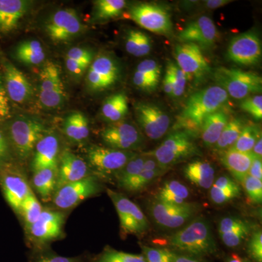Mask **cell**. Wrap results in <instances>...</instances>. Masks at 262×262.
I'll return each mask as SVG.
<instances>
[{
	"mask_svg": "<svg viewBox=\"0 0 262 262\" xmlns=\"http://www.w3.org/2000/svg\"><path fill=\"white\" fill-rule=\"evenodd\" d=\"M106 192L118 214L122 232L138 236L146 233L149 228V221L141 208L121 192L110 189H106Z\"/></svg>",
	"mask_w": 262,
	"mask_h": 262,
	"instance_id": "52a82bcc",
	"label": "cell"
},
{
	"mask_svg": "<svg viewBox=\"0 0 262 262\" xmlns=\"http://www.w3.org/2000/svg\"><path fill=\"white\" fill-rule=\"evenodd\" d=\"M60 144L55 134L48 133L40 139L32 154L33 172L45 168H58Z\"/></svg>",
	"mask_w": 262,
	"mask_h": 262,
	"instance_id": "603a6c76",
	"label": "cell"
},
{
	"mask_svg": "<svg viewBox=\"0 0 262 262\" xmlns=\"http://www.w3.org/2000/svg\"><path fill=\"white\" fill-rule=\"evenodd\" d=\"M261 42L257 34L246 32L232 38L227 48V57L237 64L255 66L261 61Z\"/></svg>",
	"mask_w": 262,
	"mask_h": 262,
	"instance_id": "e0dca14e",
	"label": "cell"
},
{
	"mask_svg": "<svg viewBox=\"0 0 262 262\" xmlns=\"http://www.w3.org/2000/svg\"><path fill=\"white\" fill-rule=\"evenodd\" d=\"M3 84L7 96L16 103H24L33 96L32 84L21 71L6 58L1 60Z\"/></svg>",
	"mask_w": 262,
	"mask_h": 262,
	"instance_id": "d6986e66",
	"label": "cell"
},
{
	"mask_svg": "<svg viewBox=\"0 0 262 262\" xmlns=\"http://www.w3.org/2000/svg\"><path fill=\"white\" fill-rule=\"evenodd\" d=\"M65 214L58 210L43 209L38 220L27 231L33 244L44 245L61 238L63 233Z\"/></svg>",
	"mask_w": 262,
	"mask_h": 262,
	"instance_id": "4fadbf2b",
	"label": "cell"
},
{
	"mask_svg": "<svg viewBox=\"0 0 262 262\" xmlns=\"http://www.w3.org/2000/svg\"><path fill=\"white\" fill-rule=\"evenodd\" d=\"M137 154L135 151L92 146L88 149L86 158L88 165L99 175L115 176Z\"/></svg>",
	"mask_w": 262,
	"mask_h": 262,
	"instance_id": "9c48e42d",
	"label": "cell"
},
{
	"mask_svg": "<svg viewBox=\"0 0 262 262\" xmlns=\"http://www.w3.org/2000/svg\"><path fill=\"white\" fill-rule=\"evenodd\" d=\"M165 244L176 253L199 258L214 254L217 251L211 226L202 217L194 219L180 230L167 236Z\"/></svg>",
	"mask_w": 262,
	"mask_h": 262,
	"instance_id": "7a4b0ae2",
	"label": "cell"
},
{
	"mask_svg": "<svg viewBox=\"0 0 262 262\" xmlns=\"http://www.w3.org/2000/svg\"><path fill=\"white\" fill-rule=\"evenodd\" d=\"M13 152L4 127L0 126V168L13 161Z\"/></svg>",
	"mask_w": 262,
	"mask_h": 262,
	"instance_id": "816d5d0a",
	"label": "cell"
},
{
	"mask_svg": "<svg viewBox=\"0 0 262 262\" xmlns=\"http://www.w3.org/2000/svg\"><path fill=\"white\" fill-rule=\"evenodd\" d=\"M260 136H261V133L258 125L252 123L245 125L238 139L230 149L241 152H251Z\"/></svg>",
	"mask_w": 262,
	"mask_h": 262,
	"instance_id": "60d3db41",
	"label": "cell"
},
{
	"mask_svg": "<svg viewBox=\"0 0 262 262\" xmlns=\"http://www.w3.org/2000/svg\"><path fill=\"white\" fill-rule=\"evenodd\" d=\"M101 139L108 148L134 151L144 144V137L137 127L126 122H118L105 127Z\"/></svg>",
	"mask_w": 262,
	"mask_h": 262,
	"instance_id": "9a60e30c",
	"label": "cell"
},
{
	"mask_svg": "<svg viewBox=\"0 0 262 262\" xmlns=\"http://www.w3.org/2000/svg\"><path fill=\"white\" fill-rule=\"evenodd\" d=\"M166 74H168L171 80L173 86V96L180 97L185 91L187 76L180 68L174 63L169 61L167 65Z\"/></svg>",
	"mask_w": 262,
	"mask_h": 262,
	"instance_id": "b9f144b4",
	"label": "cell"
},
{
	"mask_svg": "<svg viewBox=\"0 0 262 262\" xmlns=\"http://www.w3.org/2000/svg\"><path fill=\"white\" fill-rule=\"evenodd\" d=\"M248 176L262 181V162L261 158L255 157L253 158L251 167H250Z\"/></svg>",
	"mask_w": 262,
	"mask_h": 262,
	"instance_id": "11a10c76",
	"label": "cell"
},
{
	"mask_svg": "<svg viewBox=\"0 0 262 262\" xmlns=\"http://www.w3.org/2000/svg\"><path fill=\"white\" fill-rule=\"evenodd\" d=\"M133 81H134V83L136 87L143 90V91H147V92L155 91L158 87V83H159V82H157V81L149 78L147 76L143 75V74L136 72V71L134 73Z\"/></svg>",
	"mask_w": 262,
	"mask_h": 262,
	"instance_id": "f5cc1de1",
	"label": "cell"
},
{
	"mask_svg": "<svg viewBox=\"0 0 262 262\" xmlns=\"http://www.w3.org/2000/svg\"><path fill=\"white\" fill-rule=\"evenodd\" d=\"M173 262H203L199 258L194 256H188L185 254H178L177 253Z\"/></svg>",
	"mask_w": 262,
	"mask_h": 262,
	"instance_id": "91938a15",
	"label": "cell"
},
{
	"mask_svg": "<svg viewBox=\"0 0 262 262\" xmlns=\"http://www.w3.org/2000/svg\"><path fill=\"white\" fill-rule=\"evenodd\" d=\"M201 206L195 203L175 205L154 200L150 204V213L157 225L164 229H174L182 227L192 220Z\"/></svg>",
	"mask_w": 262,
	"mask_h": 262,
	"instance_id": "ba28073f",
	"label": "cell"
},
{
	"mask_svg": "<svg viewBox=\"0 0 262 262\" xmlns=\"http://www.w3.org/2000/svg\"><path fill=\"white\" fill-rule=\"evenodd\" d=\"M184 177L196 187L209 189L215 181V169L207 161L196 160L185 165Z\"/></svg>",
	"mask_w": 262,
	"mask_h": 262,
	"instance_id": "f1b7e54d",
	"label": "cell"
},
{
	"mask_svg": "<svg viewBox=\"0 0 262 262\" xmlns=\"http://www.w3.org/2000/svg\"><path fill=\"white\" fill-rule=\"evenodd\" d=\"M66 93L61 73L56 63L48 61L39 77V99L48 108H56L64 102Z\"/></svg>",
	"mask_w": 262,
	"mask_h": 262,
	"instance_id": "5bb4252c",
	"label": "cell"
},
{
	"mask_svg": "<svg viewBox=\"0 0 262 262\" xmlns=\"http://www.w3.org/2000/svg\"><path fill=\"white\" fill-rule=\"evenodd\" d=\"M163 89L165 94L173 96V86L168 74H165L163 80Z\"/></svg>",
	"mask_w": 262,
	"mask_h": 262,
	"instance_id": "680465c9",
	"label": "cell"
},
{
	"mask_svg": "<svg viewBox=\"0 0 262 262\" xmlns=\"http://www.w3.org/2000/svg\"><path fill=\"white\" fill-rule=\"evenodd\" d=\"M214 80L228 96L235 99H244L261 92V77L254 72L219 67L214 72Z\"/></svg>",
	"mask_w": 262,
	"mask_h": 262,
	"instance_id": "5b68a950",
	"label": "cell"
},
{
	"mask_svg": "<svg viewBox=\"0 0 262 262\" xmlns=\"http://www.w3.org/2000/svg\"><path fill=\"white\" fill-rule=\"evenodd\" d=\"M136 71L147 76L149 78L157 82H159L160 75H161V67L155 60H144L137 66Z\"/></svg>",
	"mask_w": 262,
	"mask_h": 262,
	"instance_id": "681fc988",
	"label": "cell"
},
{
	"mask_svg": "<svg viewBox=\"0 0 262 262\" xmlns=\"http://www.w3.org/2000/svg\"><path fill=\"white\" fill-rule=\"evenodd\" d=\"M143 35H144V32L134 30V29L127 32L126 39H125V50L129 54L139 57Z\"/></svg>",
	"mask_w": 262,
	"mask_h": 262,
	"instance_id": "c3c4849f",
	"label": "cell"
},
{
	"mask_svg": "<svg viewBox=\"0 0 262 262\" xmlns=\"http://www.w3.org/2000/svg\"><path fill=\"white\" fill-rule=\"evenodd\" d=\"M129 16L138 25L155 34L168 35L173 23L170 13L163 7L151 3H140L131 7Z\"/></svg>",
	"mask_w": 262,
	"mask_h": 262,
	"instance_id": "30bf717a",
	"label": "cell"
},
{
	"mask_svg": "<svg viewBox=\"0 0 262 262\" xmlns=\"http://www.w3.org/2000/svg\"><path fill=\"white\" fill-rule=\"evenodd\" d=\"M241 107L246 113L250 114L256 120H261L262 118V96L255 95L243 99Z\"/></svg>",
	"mask_w": 262,
	"mask_h": 262,
	"instance_id": "f6af8a7d",
	"label": "cell"
},
{
	"mask_svg": "<svg viewBox=\"0 0 262 262\" xmlns=\"http://www.w3.org/2000/svg\"><path fill=\"white\" fill-rule=\"evenodd\" d=\"M65 63L68 72H70L71 75L75 76V77L82 75L85 72V70L89 68L87 66L69 58H65Z\"/></svg>",
	"mask_w": 262,
	"mask_h": 262,
	"instance_id": "db71d44e",
	"label": "cell"
},
{
	"mask_svg": "<svg viewBox=\"0 0 262 262\" xmlns=\"http://www.w3.org/2000/svg\"><path fill=\"white\" fill-rule=\"evenodd\" d=\"M245 192L250 201L254 204H261L262 202V181L247 176L242 182Z\"/></svg>",
	"mask_w": 262,
	"mask_h": 262,
	"instance_id": "ee69618b",
	"label": "cell"
},
{
	"mask_svg": "<svg viewBox=\"0 0 262 262\" xmlns=\"http://www.w3.org/2000/svg\"><path fill=\"white\" fill-rule=\"evenodd\" d=\"M84 28L77 12L69 8L55 12L45 27L48 37L56 43L72 40L82 34Z\"/></svg>",
	"mask_w": 262,
	"mask_h": 262,
	"instance_id": "7c38bea8",
	"label": "cell"
},
{
	"mask_svg": "<svg viewBox=\"0 0 262 262\" xmlns=\"http://www.w3.org/2000/svg\"><path fill=\"white\" fill-rule=\"evenodd\" d=\"M189 196V189L184 184L177 180H168L158 189L155 199L163 203L181 205L187 203Z\"/></svg>",
	"mask_w": 262,
	"mask_h": 262,
	"instance_id": "4dcf8cb0",
	"label": "cell"
},
{
	"mask_svg": "<svg viewBox=\"0 0 262 262\" xmlns=\"http://www.w3.org/2000/svg\"><path fill=\"white\" fill-rule=\"evenodd\" d=\"M248 253L255 262H262L261 229H256L251 234L248 244Z\"/></svg>",
	"mask_w": 262,
	"mask_h": 262,
	"instance_id": "bcb514c9",
	"label": "cell"
},
{
	"mask_svg": "<svg viewBox=\"0 0 262 262\" xmlns=\"http://www.w3.org/2000/svg\"><path fill=\"white\" fill-rule=\"evenodd\" d=\"M128 111V101L124 93H118L106 98L101 107V114L106 121L115 123L121 121Z\"/></svg>",
	"mask_w": 262,
	"mask_h": 262,
	"instance_id": "d6a6232c",
	"label": "cell"
},
{
	"mask_svg": "<svg viewBox=\"0 0 262 262\" xmlns=\"http://www.w3.org/2000/svg\"><path fill=\"white\" fill-rule=\"evenodd\" d=\"M142 254L147 262H173L177 253L169 248H152L141 245Z\"/></svg>",
	"mask_w": 262,
	"mask_h": 262,
	"instance_id": "7bdbcfd3",
	"label": "cell"
},
{
	"mask_svg": "<svg viewBox=\"0 0 262 262\" xmlns=\"http://www.w3.org/2000/svg\"><path fill=\"white\" fill-rule=\"evenodd\" d=\"M65 135L71 141L81 143L89 136L90 127L87 117L80 112H75L66 117L63 124Z\"/></svg>",
	"mask_w": 262,
	"mask_h": 262,
	"instance_id": "1f68e13d",
	"label": "cell"
},
{
	"mask_svg": "<svg viewBox=\"0 0 262 262\" xmlns=\"http://www.w3.org/2000/svg\"><path fill=\"white\" fill-rule=\"evenodd\" d=\"M15 57L20 63L27 65L41 64L46 60V53L42 44L37 40L20 42L15 50Z\"/></svg>",
	"mask_w": 262,
	"mask_h": 262,
	"instance_id": "836d02e7",
	"label": "cell"
},
{
	"mask_svg": "<svg viewBox=\"0 0 262 262\" xmlns=\"http://www.w3.org/2000/svg\"><path fill=\"white\" fill-rule=\"evenodd\" d=\"M66 58L75 60L89 67L94 59V53L87 48L75 47L67 52Z\"/></svg>",
	"mask_w": 262,
	"mask_h": 262,
	"instance_id": "f907efd6",
	"label": "cell"
},
{
	"mask_svg": "<svg viewBox=\"0 0 262 262\" xmlns=\"http://www.w3.org/2000/svg\"><path fill=\"white\" fill-rule=\"evenodd\" d=\"M42 211V205L38 201L32 189H31L30 192L22 202L18 213L23 218L27 229L38 220Z\"/></svg>",
	"mask_w": 262,
	"mask_h": 262,
	"instance_id": "f35d334b",
	"label": "cell"
},
{
	"mask_svg": "<svg viewBox=\"0 0 262 262\" xmlns=\"http://www.w3.org/2000/svg\"><path fill=\"white\" fill-rule=\"evenodd\" d=\"M0 187L7 203L18 213L22 202L32 189L23 171L13 162L0 168Z\"/></svg>",
	"mask_w": 262,
	"mask_h": 262,
	"instance_id": "8fae6325",
	"label": "cell"
},
{
	"mask_svg": "<svg viewBox=\"0 0 262 262\" xmlns=\"http://www.w3.org/2000/svg\"><path fill=\"white\" fill-rule=\"evenodd\" d=\"M146 160V155L137 154L115 176L118 187L127 191L136 177L140 173Z\"/></svg>",
	"mask_w": 262,
	"mask_h": 262,
	"instance_id": "8d00e7d4",
	"label": "cell"
},
{
	"mask_svg": "<svg viewBox=\"0 0 262 262\" xmlns=\"http://www.w3.org/2000/svg\"><path fill=\"white\" fill-rule=\"evenodd\" d=\"M194 138L186 131L173 130L156 149L146 153L153 157L162 168L168 170L184 160L201 155Z\"/></svg>",
	"mask_w": 262,
	"mask_h": 262,
	"instance_id": "277c9868",
	"label": "cell"
},
{
	"mask_svg": "<svg viewBox=\"0 0 262 262\" xmlns=\"http://www.w3.org/2000/svg\"><path fill=\"white\" fill-rule=\"evenodd\" d=\"M136 120L141 130L151 140L161 139L170 126V118L160 106L139 103L135 106Z\"/></svg>",
	"mask_w": 262,
	"mask_h": 262,
	"instance_id": "2e32d148",
	"label": "cell"
},
{
	"mask_svg": "<svg viewBox=\"0 0 262 262\" xmlns=\"http://www.w3.org/2000/svg\"><path fill=\"white\" fill-rule=\"evenodd\" d=\"M228 98L225 90L218 85L206 88L191 95L179 115L173 130L186 131L196 137L201 134L206 117L223 108Z\"/></svg>",
	"mask_w": 262,
	"mask_h": 262,
	"instance_id": "6da1fadb",
	"label": "cell"
},
{
	"mask_svg": "<svg viewBox=\"0 0 262 262\" xmlns=\"http://www.w3.org/2000/svg\"><path fill=\"white\" fill-rule=\"evenodd\" d=\"M245 125L244 120L238 117L229 119L218 141L213 146V150L220 155L230 149L238 139Z\"/></svg>",
	"mask_w": 262,
	"mask_h": 262,
	"instance_id": "d590c367",
	"label": "cell"
},
{
	"mask_svg": "<svg viewBox=\"0 0 262 262\" xmlns=\"http://www.w3.org/2000/svg\"><path fill=\"white\" fill-rule=\"evenodd\" d=\"M209 189L210 199L213 204L217 206L225 205L238 198L242 190L239 184L227 175L221 176L215 179Z\"/></svg>",
	"mask_w": 262,
	"mask_h": 262,
	"instance_id": "4316f807",
	"label": "cell"
},
{
	"mask_svg": "<svg viewBox=\"0 0 262 262\" xmlns=\"http://www.w3.org/2000/svg\"><path fill=\"white\" fill-rule=\"evenodd\" d=\"M252 154L255 157L257 158H261L262 157V138L260 136L258 138L257 141H256V144L253 146L252 151H251Z\"/></svg>",
	"mask_w": 262,
	"mask_h": 262,
	"instance_id": "94428289",
	"label": "cell"
},
{
	"mask_svg": "<svg viewBox=\"0 0 262 262\" xmlns=\"http://www.w3.org/2000/svg\"><path fill=\"white\" fill-rule=\"evenodd\" d=\"M226 262H248L247 260L245 259V258L241 257V256H238L237 254H233L230 256L227 259V261Z\"/></svg>",
	"mask_w": 262,
	"mask_h": 262,
	"instance_id": "6125c7cd",
	"label": "cell"
},
{
	"mask_svg": "<svg viewBox=\"0 0 262 262\" xmlns=\"http://www.w3.org/2000/svg\"><path fill=\"white\" fill-rule=\"evenodd\" d=\"M221 163L223 164L233 179L238 184H242L247 177L254 155L252 152H241L233 149L220 154Z\"/></svg>",
	"mask_w": 262,
	"mask_h": 262,
	"instance_id": "484cf974",
	"label": "cell"
},
{
	"mask_svg": "<svg viewBox=\"0 0 262 262\" xmlns=\"http://www.w3.org/2000/svg\"><path fill=\"white\" fill-rule=\"evenodd\" d=\"M177 66L186 74L188 79L201 80L210 72L209 63L202 53L201 48L192 42H182L174 49Z\"/></svg>",
	"mask_w": 262,
	"mask_h": 262,
	"instance_id": "ac0fdd59",
	"label": "cell"
},
{
	"mask_svg": "<svg viewBox=\"0 0 262 262\" xmlns=\"http://www.w3.org/2000/svg\"><path fill=\"white\" fill-rule=\"evenodd\" d=\"M126 5L124 0H98L94 3V17L97 20H107L121 14Z\"/></svg>",
	"mask_w": 262,
	"mask_h": 262,
	"instance_id": "74e56055",
	"label": "cell"
},
{
	"mask_svg": "<svg viewBox=\"0 0 262 262\" xmlns=\"http://www.w3.org/2000/svg\"><path fill=\"white\" fill-rule=\"evenodd\" d=\"M252 227L248 221L237 216L222 219L218 231L223 244L229 248H237L244 243L251 233Z\"/></svg>",
	"mask_w": 262,
	"mask_h": 262,
	"instance_id": "cb8c5ba5",
	"label": "cell"
},
{
	"mask_svg": "<svg viewBox=\"0 0 262 262\" xmlns=\"http://www.w3.org/2000/svg\"><path fill=\"white\" fill-rule=\"evenodd\" d=\"M182 42H192L200 48H213L219 39V32L209 17L201 16L190 22L179 36Z\"/></svg>",
	"mask_w": 262,
	"mask_h": 262,
	"instance_id": "44dd1931",
	"label": "cell"
},
{
	"mask_svg": "<svg viewBox=\"0 0 262 262\" xmlns=\"http://www.w3.org/2000/svg\"><path fill=\"white\" fill-rule=\"evenodd\" d=\"M89 165L80 157L70 150H64L60 156L57 171L56 189L92 175Z\"/></svg>",
	"mask_w": 262,
	"mask_h": 262,
	"instance_id": "7402d4cb",
	"label": "cell"
},
{
	"mask_svg": "<svg viewBox=\"0 0 262 262\" xmlns=\"http://www.w3.org/2000/svg\"><path fill=\"white\" fill-rule=\"evenodd\" d=\"M4 128L13 156L21 161L32 156L38 141L48 134L42 122L24 117H15Z\"/></svg>",
	"mask_w": 262,
	"mask_h": 262,
	"instance_id": "3957f363",
	"label": "cell"
},
{
	"mask_svg": "<svg viewBox=\"0 0 262 262\" xmlns=\"http://www.w3.org/2000/svg\"><path fill=\"white\" fill-rule=\"evenodd\" d=\"M58 168H45L34 171L32 185L44 201L53 198L56 192Z\"/></svg>",
	"mask_w": 262,
	"mask_h": 262,
	"instance_id": "e575fe53",
	"label": "cell"
},
{
	"mask_svg": "<svg viewBox=\"0 0 262 262\" xmlns=\"http://www.w3.org/2000/svg\"><path fill=\"white\" fill-rule=\"evenodd\" d=\"M118 76V67L113 58L99 56L90 65L86 83L91 91H101L113 85Z\"/></svg>",
	"mask_w": 262,
	"mask_h": 262,
	"instance_id": "ffe728a7",
	"label": "cell"
},
{
	"mask_svg": "<svg viewBox=\"0 0 262 262\" xmlns=\"http://www.w3.org/2000/svg\"><path fill=\"white\" fill-rule=\"evenodd\" d=\"M30 262H84V260L81 256L66 257L51 251H42L41 249L40 251L33 256Z\"/></svg>",
	"mask_w": 262,
	"mask_h": 262,
	"instance_id": "7dc6e473",
	"label": "cell"
},
{
	"mask_svg": "<svg viewBox=\"0 0 262 262\" xmlns=\"http://www.w3.org/2000/svg\"><path fill=\"white\" fill-rule=\"evenodd\" d=\"M29 4L24 0H0V34H9L18 27Z\"/></svg>",
	"mask_w": 262,
	"mask_h": 262,
	"instance_id": "d4e9b609",
	"label": "cell"
},
{
	"mask_svg": "<svg viewBox=\"0 0 262 262\" xmlns=\"http://www.w3.org/2000/svg\"><path fill=\"white\" fill-rule=\"evenodd\" d=\"M229 120V115L222 108L206 117L202 125V140L207 147H213Z\"/></svg>",
	"mask_w": 262,
	"mask_h": 262,
	"instance_id": "83f0119b",
	"label": "cell"
},
{
	"mask_svg": "<svg viewBox=\"0 0 262 262\" xmlns=\"http://www.w3.org/2000/svg\"><path fill=\"white\" fill-rule=\"evenodd\" d=\"M102 189L99 179L92 174L58 188L52 198L53 203L60 210L72 209L88 198L97 195Z\"/></svg>",
	"mask_w": 262,
	"mask_h": 262,
	"instance_id": "8992f818",
	"label": "cell"
},
{
	"mask_svg": "<svg viewBox=\"0 0 262 262\" xmlns=\"http://www.w3.org/2000/svg\"><path fill=\"white\" fill-rule=\"evenodd\" d=\"M10 115L9 98L7 94L0 95V122L8 119Z\"/></svg>",
	"mask_w": 262,
	"mask_h": 262,
	"instance_id": "9f6ffc18",
	"label": "cell"
},
{
	"mask_svg": "<svg viewBox=\"0 0 262 262\" xmlns=\"http://www.w3.org/2000/svg\"><path fill=\"white\" fill-rule=\"evenodd\" d=\"M90 262H147L143 254H134L117 251L106 246L101 253L93 256Z\"/></svg>",
	"mask_w": 262,
	"mask_h": 262,
	"instance_id": "ab89813d",
	"label": "cell"
},
{
	"mask_svg": "<svg viewBox=\"0 0 262 262\" xmlns=\"http://www.w3.org/2000/svg\"><path fill=\"white\" fill-rule=\"evenodd\" d=\"M0 78H2V75H0Z\"/></svg>",
	"mask_w": 262,
	"mask_h": 262,
	"instance_id": "be15d7a7",
	"label": "cell"
},
{
	"mask_svg": "<svg viewBox=\"0 0 262 262\" xmlns=\"http://www.w3.org/2000/svg\"><path fill=\"white\" fill-rule=\"evenodd\" d=\"M232 2L231 0H208V1L205 2V5L208 9L213 10L222 8V7L228 5Z\"/></svg>",
	"mask_w": 262,
	"mask_h": 262,
	"instance_id": "6f0895ef",
	"label": "cell"
},
{
	"mask_svg": "<svg viewBox=\"0 0 262 262\" xmlns=\"http://www.w3.org/2000/svg\"><path fill=\"white\" fill-rule=\"evenodd\" d=\"M144 154L146 155V160L142 170L130 184V187L127 188L126 192H138L144 190L157 179L166 173L167 170L162 168L153 157L146 152Z\"/></svg>",
	"mask_w": 262,
	"mask_h": 262,
	"instance_id": "f546056e",
	"label": "cell"
}]
</instances>
